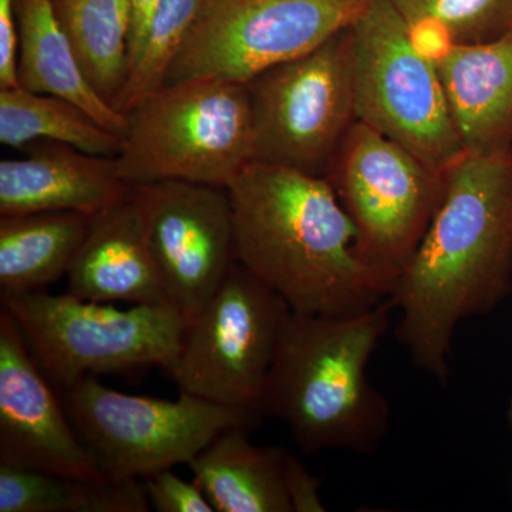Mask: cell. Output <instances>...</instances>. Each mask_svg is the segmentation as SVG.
Segmentation results:
<instances>
[{"mask_svg":"<svg viewBox=\"0 0 512 512\" xmlns=\"http://www.w3.org/2000/svg\"><path fill=\"white\" fill-rule=\"evenodd\" d=\"M512 293V148L464 151L444 171L439 207L389 301L414 365L446 382L460 322Z\"/></svg>","mask_w":512,"mask_h":512,"instance_id":"6da1fadb","label":"cell"},{"mask_svg":"<svg viewBox=\"0 0 512 512\" xmlns=\"http://www.w3.org/2000/svg\"><path fill=\"white\" fill-rule=\"evenodd\" d=\"M237 262L301 315H352L389 298L326 177L252 161L228 185Z\"/></svg>","mask_w":512,"mask_h":512,"instance_id":"7a4b0ae2","label":"cell"},{"mask_svg":"<svg viewBox=\"0 0 512 512\" xmlns=\"http://www.w3.org/2000/svg\"><path fill=\"white\" fill-rule=\"evenodd\" d=\"M392 311L384 299L352 315H289L262 414L285 423L303 453L372 454L382 446L390 407L370 382L367 366Z\"/></svg>","mask_w":512,"mask_h":512,"instance_id":"3957f363","label":"cell"},{"mask_svg":"<svg viewBox=\"0 0 512 512\" xmlns=\"http://www.w3.org/2000/svg\"><path fill=\"white\" fill-rule=\"evenodd\" d=\"M127 117L117 164L128 185L185 181L228 188L252 163L247 84L218 79L165 83Z\"/></svg>","mask_w":512,"mask_h":512,"instance_id":"277c9868","label":"cell"},{"mask_svg":"<svg viewBox=\"0 0 512 512\" xmlns=\"http://www.w3.org/2000/svg\"><path fill=\"white\" fill-rule=\"evenodd\" d=\"M36 362L56 389L87 376L158 366L173 369L187 320L171 303L117 309L69 292L0 295Z\"/></svg>","mask_w":512,"mask_h":512,"instance_id":"5b68a950","label":"cell"},{"mask_svg":"<svg viewBox=\"0 0 512 512\" xmlns=\"http://www.w3.org/2000/svg\"><path fill=\"white\" fill-rule=\"evenodd\" d=\"M67 416L101 473L114 480L146 478L190 464L221 433L254 430L262 417L191 394L177 400L131 396L87 376L57 389Z\"/></svg>","mask_w":512,"mask_h":512,"instance_id":"8992f818","label":"cell"},{"mask_svg":"<svg viewBox=\"0 0 512 512\" xmlns=\"http://www.w3.org/2000/svg\"><path fill=\"white\" fill-rule=\"evenodd\" d=\"M356 117L444 173L461 154L436 63L392 0H372L352 25Z\"/></svg>","mask_w":512,"mask_h":512,"instance_id":"52a82bcc","label":"cell"},{"mask_svg":"<svg viewBox=\"0 0 512 512\" xmlns=\"http://www.w3.org/2000/svg\"><path fill=\"white\" fill-rule=\"evenodd\" d=\"M252 161L325 177L357 120L352 26L247 83Z\"/></svg>","mask_w":512,"mask_h":512,"instance_id":"ba28073f","label":"cell"},{"mask_svg":"<svg viewBox=\"0 0 512 512\" xmlns=\"http://www.w3.org/2000/svg\"><path fill=\"white\" fill-rule=\"evenodd\" d=\"M325 177L355 224L363 261L392 293L439 207L444 173L356 120Z\"/></svg>","mask_w":512,"mask_h":512,"instance_id":"9c48e42d","label":"cell"},{"mask_svg":"<svg viewBox=\"0 0 512 512\" xmlns=\"http://www.w3.org/2000/svg\"><path fill=\"white\" fill-rule=\"evenodd\" d=\"M291 312L278 292L235 262L187 323L183 346L168 372L178 392L264 419L266 382Z\"/></svg>","mask_w":512,"mask_h":512,"instance_id":"30bf717a","label":"cell"},{"mask_svg":"<svg viewBox=\"0 0 512 512\" xmlns=\"http://www.w3.org/2000/svg\"><path fill=\"white\" fill-rule=\"evenodd\" d=\"M372 0H208L178 50L167 82L247 84L308 55L350 28Z\"/></svg>","mask_w":512,"mask_h":512,"instance_id":"8fae6325","label":"cell"},{"mask_svg":"<svg viewBox=\"0 0 512 512\" xmlns=\"http://www.w3.org/2000/svg\"><path fill=\"white\" fill-rule=\"evenodd\" d=\"M131 192L168 302L188 323L237 262L228 188L157 181Z\"/></svg>","mask_w":512,"mask_h":512,"instance_id":"7c38bea8","label":"cell"},{"mask_svg":"<svg viewBox=\"0 0 512 512\" xmlns=\"http://www.w3.org/2000/svg\"><path fill=\"white\" fill-rule=\"evenodd\" d=\"M0 464L82 480L106 478L83 446L18 322L0 309Z\"/></svg>","mask_w":512,"mask_h":512,"instance_id":"4fadbf2b","label":"cell"},{"mask_svg":"<svg viewBox=\"0 0 512 512\" xmlns=\"http://www.w3.org/2000/svg\"><path fill=\"white\" fill-rule=\"evenodd\" d=\"M248 433L224 431L188 464L215 511H326L319 478L291 451L255 446Z\"/></svg>","mask_w":512,"mask_h":512,"instance_id":"5bb4252c","label":"cell"},{"mask_svg":"<svg viewBox=\"0 0 512 512\" xmlns=\"http://www.w3.org/2000/svg\"><path fill=\"white\" fill-rule=\"evenodd\" d=\"M22 150L25 157L0 161V217L50 211L96 215L130 194L117 157L47 140Z\"/></svg>","mask_w":512,"mask_h":512,"instance_id":"9a60e30c","label":"cell"},{"mask_svg":"<svg viewBox=\"0 0 512 512\" xmlns=\"http://www.w3.org/2000/svg\"><path fill=\"white\" fill-rule=\"evenodd\" d=\"M67 292L84 301L158 305L168 302L133 192L93 215L67 271Z\"/></svg>","mask_w":512,"mask_h":512,"instance_id":"2e32d148","label":"cell"},{"mask_svg":"<svg viewBox=\"0 0 512 512\" xmlns=\"http://www.w3.org/2000/svg\"><path fill=\"white\" fill-rule=\"evenodd\" d=\"M434 63L464 150L512 148V29L448 46Z\"/></svg>","mask_w":512,"mask_h":512,"instance_id":"e0dca14e","label":"cell"},{"mask_svg":"<svg viewBox=\"0 0 512 512\" xmlns=\"http://www.w3.org/2000/svg\"><path fill=\"white\" fill-rule=\"evenodd\" d=\"M16 15L19 86L72 101L101 126L126 137L128 117L104 100L87 80L57 19L53 0H18Z\"/></svg>","mask_w":512,"mask_h":512,"instance_id":"ac0fdd59","label":"cell"},{"mask_svg":"<svg viewBox=\"0 0 512 512\" xmlns=\"http://www.w3.org/2000/svg\"><path fill=\"white\" fill-rule=\"evenodd\" d=\"M92 218L74 211L0 217V295L46 291L67 275Z\"/></svg>","mask_w":512,"mask_h":512,"instance_id":"d6986e66","label":"cell"},{"mask_svg":"<svg viewBox=\"0 0 512 512\" xmlns=\"http://www.w3.org/2000/svg\"><path fill=\"white\" fill-rule=\"evenodd\" d=\"M143 480H82L0 464V512H147Z\"/></svg>","mask_w":512,"mask_h":512,"instance_id":"ffe728a7","label":"cell"},{"mask_svg":"<svg viewBox=\"0 0 512 512\" xmlns=\"http://www.w3.org/2000/svg\"><path fill=\"white\" fill-rule=\"evenodd\" d=\"M59 141L94 156L119 157L124 137L97 123L82 107L23 87L0 89V143L20 148Z\"/></svg>","mask_w":512,"mask_h":512,"instance_id":"44dd1931","label":"cell"},{"mask_svg":"<svg viewBox=\"0 0 512 512\" xmlns=\"http://www.w3.org/2000/svg\"><path fill=\"white\" fill-rule=\"evenodd\" d=\"M87 80L113 106L127 82L130 0H53Z\"/></svg>","mask_w":512,"mask_h":512,"instance_id":"7402d4cb","label":"cell"},{"mask_svg":"<svg viewBox=\"0 0 512 512\" xmlns=\"http://www.w3.org/2000/svg\"><path fill=\"white\" fill-rule=\"evenodd\" d=\"M421 52L497 39L512 29V0H392Z\"/></svg>","mask_w":512,"mask_h":512,"instance_id":"603a6c76","label":"cell"},{"mask_svg":"<svg viewBox=\"0 0 512 512\" xmlns=\"http://www.w3.org/2000/svg\"><path fill=\"white\" fill-rule=\"evenodd\" d=\"M208 0H161L148 25L136 62L113 107L127 114L167 82L168 72L192 23Z\"/></svg>","mask_w":512,"mask_h":512,"instance_id":"cb8c5ba5","label":"cell"},{"mask_svg":"<svg viewBox=\"0 0 512 512\" xmlns=\"http://www.w3.org/2000/svg\"><path fill=\"white\" fill-rule=\"evenodd\" d=\"M151 508L158 512H214L197 481L183 480L173 468H165L143 478Z\"/></svg>","mask_w":512,"mask_h":512,"instance_id":"d4e9b609","label":"cell"},{"mask_svg":"<svg viewBox=\"0 0 512 512\" xmlns=\"http://www.w3.org/2000/svg\"><path fill=\"white\" fill-rule=\"evenodd\" d=\"M18 0H0V89L19 86Z\"/></svg>","mask_w":512,"mask_h":512,"instance_id":"484cf974","label":"cell"},{"mask_svg":"<svg viewBox=\"0 0 512 512\" xmlns=\"http://www.w3.org/2000/svg\"><path fill=\"white\" fill-rule=\"evenodd\" d=\"M161 0H130L131 3V26L130 37H128V59L130 69L136 62L141 45L144 42L148 25L153 18L154 10L157 9ZM130 72V70H128Z\"/></svg>","mask_w":512,"mask_h":512,"instance_id":"4316f807","label":"cell"},{"mask_svg":"<svg viewBox=\"0 0 512 512\" xmlns=\"http://www.w3.org/2000/svg\"><path fill=\"white\" fill-rule=\"evenodd\" d=\"M505 416H507L508 427H510V430L512 431V396L510 402H508L507 414H505Z\"/></svg>","mask_w":512,"mask_h":512,"instance_id":"83f0119b","label":"cell"}]
</instances>
